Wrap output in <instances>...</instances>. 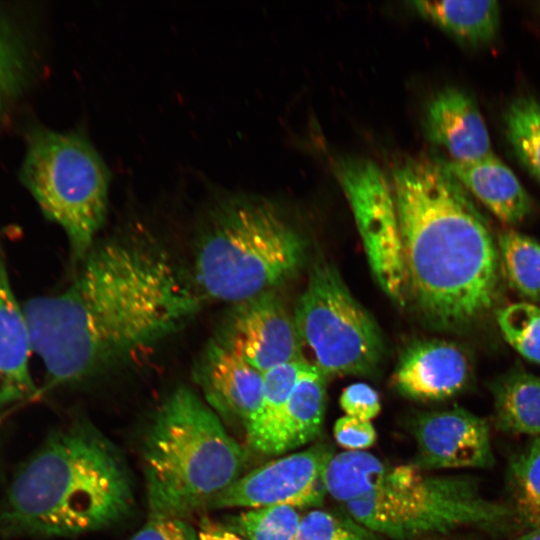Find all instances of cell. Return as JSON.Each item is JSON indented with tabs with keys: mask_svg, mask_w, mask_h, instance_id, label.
<instances>
[{
	"mask_svg": "<svg viewBox=\"0 0 540 540\" xmlns=\"http://www.w3.org/2000/svg\"><path fill=\"white\" fill-rule=\"evenodd\" d=\"M457 181L503 222H521L531 199L516 175L493 153L474 162H444Z\"/></svg>",
	"mask_w": 540,
	"mask_h": 540,
	"instance_id": "e0dca14e",
	"label": "cell"
},
{
	"mask_svg": "<svg viewBox=\"0 0 540 540\" xmlns=\"http://www.w3.org/2000/svg\"><path fill=\"white\" fill-rule=\"evenodd\" d=\"M58 294L23 305L48 384L77 383L182 328L207 302L164 247L132 230L94 245Z\"/></svg>",
	"mask_w": 540,
	"mask_h": 540,
	"instance_id": "6da1fadb",
	"label": "cell"
},
{
	"mask_svg": "<svg viewBox=\"0 0 540 540\" xmlns=\"http://www.w3.org/2000/svg\"><path fill=\"white\" fill-rule=\"evenodd\" d=\"M26 64L20 42L0 21V115L21 88L26 77Z\"/></svg>",
	"mask_w": 540,
	"mask_h": 540,
	"instance_id": "f1b7e54d",
	"label": "cell"
},
{
	"mask_svg": "<svg viewBox=\"0 0 540 540\" xmlns=\"http://www.w3.org/2000/svg\"><path fill=\"white\" fill-rule=\"evenodd\" d=\"M491 393L500 430L540 436V377L513 369L492 382Z\"/></svg>",
	"mask_w": 540,
	"mask_h": 540,
	"instance_id": "d6986e66",
	"label": "cell"
},
{
	"mask_svg": "<svg viewBox=\"0 0 540 540\" xmlns=\"http://www.w3.org/2000/svg\"><path fill=\"white\" fill-rule=\"evenodd\" d=\"M414 9L455 38L483 45L499 30L500 7L495 0L415 1Z\"/></svg>",
	"mask_w": 540,
	"mask_h": 540,
	"instance_id": "ffe728a7",
	"label": "cell"
},
{
	"mask_svg": "<svg viewBox=\"0 0 540 540\" xmlns=\"http://www.w3.org/2000/svg\"><path fill=\"white\" fill-rule=\"evenodd\" d=\"M503 121L515 155L540 182V100L533 96L516 98L506 109Z\"/></svg>",
	"mask_w": 540,
	"mask_h": 540,
	"instance_id": "cb8c5ba5",
	"label": "cell"
},
{
	"mask_svg": "<svg viewBox=\"0 0 540 540\" xmlns=\"http://www.w3.org/2000/svg\"><path fill=\"white\" fill-rule=\"evenodd\" d=\"M325 404V375L309 363L287 401L268 454H282L315 439L322 429Z\"/></svg>",
	"mask_w": 540,
	"mask_h": 540,
	"instance_id": "ac0fdd59",
	"label": "cell"
},
{
	"mask_svg": "<svg viewBox=\"0 0 540 540\" xmlns=\"http://www.w3.org/2000/svg\"><path fill=\"white\" fill-rule=\"evenodd\" d=\"M205 402L223 420L246 429L256 418L263 393V373L212 339L194 368Z\"/></svg>",
	"mask_w": 540,
	"mask_h": 540,
	"instance_id": "4fadbf2b",
	"label": "cell"
},
{
	"mask_svg": "<svg viewBox=\"0 0 540 540\" xmlns=\"http://www.w3.org/2000/svg\"><path fill=\"white\" fill-rule=\"evenodd\" d=\"M516 540H540V529L528 530Z\"/></svg>",
	"mask_w": 540,
	"mask_h": 540,
	"instance_id": "836d02e7",
	"label": "cell"
},
{
	"mask_svg": "<svg viewBox=\"0 0 540 540\" xmlns=\"http://www.w3.org/2000/svg\"><path fill=\"white\" fill-rule=\"evenodd\" d=\"M340 406L346 415L372 421L381 410L378 392L366 383H353L340 396Z\"/></svg>",
	"mask_w": 540,
	"mask_h": 540,
	"instance_id": "4dcf8cb0",
	"label": "cell"
},
{
	"mask_svg": "<svg viewBox=\"0 0 540 540\" xmlns=\"http://www.w3.org/2000/svg\"><path fill=\"white\" fill-rule=\"evenodd\" d=\"M197 532L199 540H245L224 524L213 522L209 518L201 520Z\"/></svg>",
	"mask_w": 540,
	"mask_h": 540,
	"instance_id": "d6a6232c",
	"label": "cell"
},
{
	"mask_svg": "<svg viewBox=\"0 0 540 540\" xmlns=\"http://www.w3.org/2000/svg\"><path fill=\"white\" fill-rule=\"evenodd\" d=\"M337 171L372 274L387 296L403 304L406 282L392 188L380 168L370 160H344Z\"/></svg>",
	"mask_w": 540,
	"mask_h": 540,
	"instance_id": "9c48e42d",
	"label": "cell"
},
{
	"mask_svg": "<svg viewBox=\"0 0 540 540\" xmlns=\"http://www.w3.org/2000/svg\"><path fill=\"white\" fill-rule=\"evenodd\" d=\"M134 505L128 465L93 424L54 432L21 466L0 506L5 536H75L108 528Z\"/></svg>",
	"mask_w": 540,
	"mask_h": 540,
	"instance_id": "3957f363",
	"label": "cell"
},
{
	"mask_svg": "<svg viewBox=\"0 0 540 540\" xmlns=\"http://www.w3.org/2000/svg\"><path fill=\"white\" fill-rule=\"evenodd\" d=\"M507 482L514 519L529 530L540 529V436L511 457Z\"/></svg>",
	"mask_w": 540,
	"mask_h": 540,
	"instance_id": "603a6c76",
	"label": "cell"
},
{
	"mask_svg": "<svg viewBox=\"0 0 540 540\" xmlns=\"http://www.w3.org/2000/svg\"><path fill=\"white\" fill-rule=\"evenodd\" d=\"M293 319L301 343L324 375L367 374L377 366L379 329L333 265H313Z\"/></svg>",
	"mask_w": 540,
	"mask_h": 540,
	"instance_id": "ba28073f",
	"label": "cell"
},
{
	"mask_svg": "<svg viewBox=\"0 0 540 540\" xmlns=\"http://www.w3.org/2000/svg\"><path fill=\"white\" fill-rule=\"evenodd\" d=\"M392 181L406 298L437 329L474 327L500 292V255L482 215L444 162L404 160Z\"/></svg>",
	"mask_w": 540,
	"mask_h": 540,
	"instance_id": "7a4b0ae2",
	"label": "cell"
},
{
	"mask_svg": "<svg viewBox=\"0 0 540 540\" xmlns=\"http://www.w3.org/2000/svg\"><path fill=\"white\" fill-rule=\"evenodd\" d=\"M20 176L44 215L66 233L73 259L81 262L105 221L111 180L87 134L36 129Z\"/></svg>",
	"mask_w": 540,
	"mask_h": 540,
	"instance_id": "52a82bcc",
	"label": "cell"
},
{
	"mask_svg": "<svg viewBox=\"0 0 540 540\" xmlns=\"http://www.w3.org/2000/svg\"><path fill=\"white\" fill-rule=\"evenodd\" d=\"M129 540H199L198 532L182 518H149Z\"/></svg>",
	"mask_w": 540,
	"mask_h": 540,
	"instance_id": "1f68e13d",
	"label": "cell"
},
{
	"mask_svg": "<svg viewBox=\"0 0 540 540\" xmlns=\"http://www.w3.org/2000/svg\"><path fill=\"white\" fill-rule=\"evenodd\" d=\"M471 375V362L459 345L440 339L412 344L401 357L393 383L404 395L438 401L460 392Z\"/></svg>",
	"mask_w": 540,
	"mask_h": 540,
	"instance_id": "5bb4252c",
	"label": "cell"
},
{
	"mask_svg": "<svg viewBox=\"0 0 540 540\" xmlns=\"http://www.w3.org/2000/svg\"><path fill=\"white\" fill-rule=\"evenodd\" d=\"M309 363L301 358L273 367L263 373L261 406L254 421L245 429L250 448L259 453L268 454L287 401L300 374Z\"/></svg>",
	"mask_w": 540,
	"mask_h": 540,
	"instance_id": "44dd1931",
	"label": "cell"
},
{
	"mask_svg": "<svg viewBox=\"0 0 540 540\" xmlns=\"http://www.w3.org/2000/svg\"><path fill=\"white\" fill-rule=\"evenodd\" d=\"M499 254L513 288L528 299L540 300V244L515 231L499 236Z\"/></svg>",
	"mask_w": 540,
	"mask_h": 540,
	"instance_id": "d4e9b609",
	"label": "cell"
},
{
	"mask_svg": "<svg viewBox=\"0 0 540 540\" xmlns=\"http://www.w3.org/2000/svg\"><path fill=\"white\" fill-rule=\"evenodd\" d=\"M429 139L444 147L455 162L478 161L492 153L485 121L471 96L447 87L429 102L425 115Z\"/></svg>",
	"mask_w": 540,
	"mask_h": 540,
	"instance_id": "9a60e30c",
	"label": "cell"
},
{
	"mask_svg": "<svg viewBox=\"0 0 540 540\" xmlns=\"http://www.w3.org/2000/svg\"><path fill=\"white\" fill-rule=\"evenodd\" d=\"M301 519L296 507L270 505L231 515L224 525L245 540H295Z\"/></svg>",
	"mask_w": 540,
	"mask_h": 540,
	"instance_id": "484cf974",
	"label": "cell"
},
{
	"mask_svg": "<svg viewBox=\"0 0 540 540\" xmlns=\"http://www.w3.org/2000/svg\"><path fill=\"white\" fill-rule=\"evenodd\" d=\"M213 339L262 373L303 358L294 319L273 291L233 304Z\"/></svg>",
	"mask_w": 540,
	"mask_h": 540,
	"instance_id": "8fae6325",
	"label": "cell"
},
{
	"mask_svg": "<svg viewBox=\"0 0 540 540\" xmlns=\"http://www.w3.org/2000/svg\"><path fill=\"white\" fill-rule=\"evenodd\" d=\"M352 518L315 509L302 516L295 540H376Z\"/></svg>",
	"mask_w": 540,
	"mask_h": 540,
	"instance_id": "83f0119b",
	"label": "cell"
},
{
	"mask_svg": "<svg viewBox=\"0 0 540 540\" xmlns=\"http://www.w3.org/2000/svg\"><path fill=\"white\" fill-rule=\"evenodd\" d=\"M344 507L360 525L394 540L493 528L514 518L510 506L485 496L476 479L427 474L415 464H387L376 488Z\"/></svg>",
	"mask_w": 540,
	"mask_h": 540,
	"instance_id": "8992f818",
	"label": "cell"
},
{
	"mask_svg": "<svg viewBox=\"0 0 540 540\" xmlns=\"http://www.w3.org/2000/svg\"><path fill=\"white\" fill-rule=\"evenodd\" d=\"M496 321L518 353L540 364V307L526 302L510 304L496 312Z\"/></svg>",
	"mask_w": 540,
	"mask_h": 540,
	"instance_id": "4316f807",
	"label": "cell"
},
{
	"mask_svg": "<svg viewBox=\"0 0 540 540\" xmlns=\"http://www.w3.org/2000/svg\"><path fill=\"white\" fill-rule=\"evenodd\" d=\"M30 352L26 318L11 288L0 246V405L37 393L29 370Z\"/></svg>",
	"mask_w": 540,
	"mask_h": 540,
	"instance_id": "2e32d148",
	"label": "cell"
},
{
	"mask_svg": "<svg viewBox=\"0 0 540 540\" xmlns=\"http://www.w3.org/2000/svg\"><path fill=\"white\" fill-rule=\"evenodd\" d=\"M334 438L346 451H364L371 447L377 438L371 421L348 415L338 418L333 428Z\"/></svg>",
	"mask_w": 540,
	"mask_h": 540,
	"instance_id": "f546056e",
	"label": "cell"
},
{
	"mask_svg": "<svg viewBox=\"0 0 540 540\" xmlns=\"http://www.w3.org/2000/svg\"><path fill=\"white\" fill-rule=\"evenodd\" d=\"M420 469H487L494 465L487 421L456 407L422 414L414 426Z\"/></svg>",
	"mask_w": 540,
	"mask_h": 540,
	"instance_id": "7c38bea8",
	"label": "cell"
},
{
	"mask_svg": "<svg viewBox=\"0 0 540 540\" xmlns=\"http://www.w3.org/2000/svg\"><path fill=\"white\" fill-rule=\"evenodd\" d=\"M333 455L329 445L319 443L273 460L239 477L209 507L290 505L299 509L320 504L326 495L323 474Z\"/></svg>",
	"mask_w": 540,
	"mask_h": 540,
	"instance_id": "30bf717a",
	"label": "cell"
},
{
	"mask_svg": "<svg viewBox=\"0 0 540 540\" xmlns=\"http://www.w3.org/2000/svg\"><path fill=\"white\" fill-rule=\"evenodd\" d=\"M141 456L149 518H183L209 506L241 477L247 461L221 418L186 386L156 409Z\"/></svg>",
	"mask_w": 540,
	"mask_h": 540,
	"instance_id": "277c9868",
	"label": "cell"
},
{
	"mask_svg": "<svg viewBox=\"0 0 540 540\" xmlns=\"http://www.w3.org/2000/svg\"><path fill=\"white\" fill-rule=\"evenodd\" d=\"M306 244L269 201L226 195L205 212L191 279L206 300L232 304L272 291L302 266Z\"/></svg>",
	"mask_w": 540,
	"mask_h": 540,
	"instance_id": "5b68a950",
	"label": "cell"
},
{
	"mask_svg": "<svg viewBox=\"0 0 540 540\" xmlns=\"http://www.w3.org/2000/svg\"><path fill=\"white\" fill-rule=\"evenodd\" d=\"M387 463L365 451H343L329 460L323 484L326 494L343 504L372 492L383 477Z\"/></svg>",
	"mask_w": 540,
	"mask_h": 540,
	"instance_id": "7402d4cb",
	"label": "cell"
}]
</instances>
